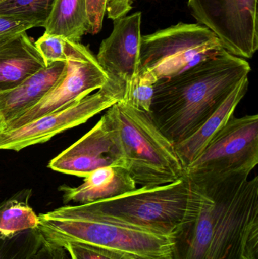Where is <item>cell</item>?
Wrapping results in <instances>:
<instances>
[{
	"instance_id": "obj_13",
	"label": "cell",
	"mask_w": 258,
	"mask_h": 259,
	"mask_svg": "<svg viewBox=\"0 0 258 259\" xmlns=\"http://www.w3.org/2000/svg\"><path fill=\"white\" fill-rule=\"evenodd\" d=\"M136 184L127 169L122 165L106 166L91 172L78 187L62 185L65 204L71 202L87 204L124 196L136 190Z\"/></svg>"
},
{
	"instance_id": "obj_7",
	"label": "cell",
	"mask_w": 258,
	"mask_h": 259,
	"mask_svg": "<svg viewBox=\"0 0 258 259\" xmlns=\"http://www.w3.org/2000/svg\"><path fill=\"white\" fill-rule=\"evenodd\" d=\"M258 164V115H233L185 169L191 179L250 175Z\"/></svg>"
},
{
	"instance_id": "obj_21",
	"label": "cell",
	"mask_w": 258,
	"mask_h": 259,
	"mask_svg": "<svg viewBox=\"0 0 258 259\" xmlns=\"http://www.w3.org/2000/svg\"><path fill=\"white\" fill-rule=\"evenodd\" d=\"M157 81L149 73L138 70L136 75L126 84L123 100L133 107L148 113L152 101L154 84Z\"/></svg>"
},
{
	"instance_id": "obj_15",
	"label": "cell",
	"mask_w": 258,
	"mask_h": 259,
	"mask_svg": "<svg viewBox=\"0 0 258 259\" xmlns=\"http://www.w3.org/2000/svg\"><path fill=\"white\" fill-rule=\"evenodd\" d=\"M46 67L27 32L0 47V92L18 86Z\"/></svg>"
},
{
	"instance_id": "obj_6",
	"label": "cell",
	"mask_w": 258,
	"mask_h": 259,
	"mask_svg": "<svg viewBox=\"0 0 258 259\" xmlns=\"http://www.w3.org/2000/svg\"><path fill=\"white\" fill-rule=\"evenodd\" d=\"M222 50L216 35L207 27L180 22L142 36L138 70L157 80L172 78Z\"/></svg>"
},
{
	"instance_id": "obj_27",
	"label": "cell",
	"mask_w": 258,
	"mask_h": 259,
	"mask_svg": "<svg viewBox=\"0 0 258 259\" xmlns=\"http://www.w3.org/2000/svg\"><path fill=\"white\" fill-rule=\"evenodd\" d=\"M134 0H106V13L109 19L115 20L126 16L132 9Z\"/></svg>"
},
{
	"instance_id": "obj_11",
	"label": "cell",
	"mask_w": 258,
	"mask_h": 259,
	"mask_svg": "<svg viewBox=\"0 0 258 259\" xmlns=\"http://www.w3.org/2000/svg\"><path fill=\"white\" fill-rule=\"evenodd\" d=\"M141 23L140 12L115 20L112 33L101 42L95 58L109 79L127 84L137 73Z\"/></svg>"
},
{
	"instance_id": "obj_22",
	"label": "cell",
	"mask_w": 258,
	"mask_h": 259,
	"mask_svg": "<svg viewBox=\"0 0 258 259\" xmlns=\"http://www.w3.org/2000/svg\"><path fill=\"white\" fill-rule=\"evenodd\" d=\"M68 252L71 259H142L121 251L95 247L78 243L60 245Z\"/></svg>"
},
{
	"instance_id": "obj_26",
	"label": "cell",
	"mask_w": 258,
	"mask_h": 259,
	"mask_svg": "<svg viewBox=\"0 0 258 259\" xmlns=\"http://www.w3.org/2000/svg\"><path fill=\"white\" fill-rule=\"evenodd\" d=\"M68 255L65 248L45 240L32 259H68Z\"/></svg>"
},
{
	"instance_id": "obj_17",
	"label": "cell",
	"mask_w": 258,
	"mask_h": 259,
	"mask_svg": "<svg viewBox=\"0 0 258 259\" xmlns=\"http://www.w3.org/2000/svg\"><path fill=\"white\" fill-rule=\"evenodd\" d=\"M42 27L48 34L80 42L88 33L86 0H53Z\"/></svg>"
},
{
	"instance_id": "obj_12",
	"label": "cell",
	"mask_w": 258,
	"mask_h": 259,
	"mask_svg": "<svg viewBox=\"0 0 258 259\" xmlns=\"http://www.w3.org/2000/svg\"><path fill=\"white\" fill-rule=\"evenodd\" d=\"M115 164L124 166L121 152L101 118L87 134L53 158L48 167L85 178L96 169Z\"/></svg>"
},
{
	"instance_id": "obj_5",
	"label": "cell",
	"mask_w": 258,
	"mask_h": 259,
	"mask_svg": "<svg viewBox=\"0 0 258 259\" xmlns=\"http://www.w3.org/2000/svg\"><path fill=\"white\" fill-rule=\"evenodd\" d=\"M198 189L188 177L153 188L140 187L124 196L85 204L112 222L169 237L192 208Z\"/></svg>"
},
{
	"instance_id": "obj_25",
	"label": "cell",
	"mask_w": 258,
	"mask_h": 259,
	"mask_svg": "<svg viewBox=\"0 0 258 259\" xmlns=\"http://www.w3.org/2000/svg\"><path fill=\"white\" fill-rule=\"evenodd\" d=\"M88 17V33L95 35L102 28L106 15V0H86Z\"/></svg>"
},
{
	"instance_id": "obj_24",
	"label": "cell",
	"mask_w": 258,
	"mask_h": 259,
	"mask_svg": "<svg viewBox=\"0 0 258 259\" xmlns=\"http://www.w3.org/2000/svg\"><path fill=\"white\" fill-rule=\"evenodd\" d=\"M33 27H39V25L28 20L0 15V47Z\"/></svg>"
},
{
	"instance_id": "obj_14",
	"label": "cell",
	"mask_w": 258,
	"mask_h": 259,
	"mask_svg": "<svg viewBox=\"0 0 258 259\" xmlns=\"http://www.w3.org/2000/svg\"><path fill=\"white\" fill-rule=\"evenodd\" d=\"M65 68V62H53L15 88L0 92V112L6 123L37 104L59 81Z\"/></svg>"
},
{
	"instance_id": "obj_16",
	"label": "cell",
	"mask_w": 258,
	"mask_h": 259,
	"mask_svg": "<svg viewBox=\"0 0 258 259\" xmlns=\"http://www.w3.org/2000/svg\"><path fill=\"white\" fill-rule=\"evenodd\" d=\"M248 77H245L199 128L189 138L174 145L184 170L202 152L216 133L234 115L238 105L248 92Z\"/></svg>"
},
{
	"instance_id": "obj_2",
	"label": "cell",
	"mask_w": 258,
	"mask_h": 259,
	"mask_svg": "<svg viewBox=\"0 0 258 259\" xmlns=\"http://www.w3.org/2000/svg\"><path fill=\"white\" fill-rule=\"evenodd\" d=\"M251 71L245 59L223 49L180 75L158 80L148 114L173 144L181 143L218 110Z\"/></svg>"
},
{
	"instance_id": "obj_4",
	"label": "cell",
	"mask_w": 258,
	"mask_h": 259,
	"mask_svg": "<svg viewBox=\"0 0 258 259\" xmlns=\"http://www.w3.org/2000/svg\"><path fill=\"white\" fill-rule=\"evenodd\" d=\"M38 229L56 244L78 243L121 251L142 259H167L169 237L105 219L85 204L65 205L39 214Z\"/></svg>"
},
{
	"instance_id": "obj_23",
	"label": "cell",
	"mask_w": 258,
	"mask_h": 259,
	"mask_svg": "<svg viewBox=\"0 0 258 259\" xmlns=\"http://www.w3.org/2000/svg\"><path fill=\"white\" fill-rule=\"evenodd\" d=\"M35 46L46 66L53 62H66V39L65 38L44 33L35 42Z\"/></svg>"
},
{
	"instance_id": "obj_28",
	"label": "cell",
	"mask_w": 258,
	"mask_h": 259,
	"mask_svg": "<svg viewBox=\"0 0 258 259\" xmlns=\"http://www.w3.org/2000/svg\"><path fill=\"white\" fill-rule=\"evenodd\" d=\"M6 121H5L4 118H3V115L0 112V133L3 132L6 129Z\"/></svg>"
},
{
	"instance_id": "obj_8",
	"label": "cell",
	"mask_w": 258,
	"mask_h": 259,
	"mask_svg": "<svg viewBox=\"0 0 258 259\" xmlns=\"http://www.w3.org/2000/svg\"><path fill=\"white\" fill-rule=\"evenodd\" d=\"M125 88L123 82L109 79L95 94L79 99L18 128L0 133V149L19 152L28 146L45 143L60 133L84 124L123 100Z\"/></svg>"
},
{
	"instance_id": "obj_9",
	"label": "cell",
	"mask_w": 258,
	"mask_h": 259,
	"mask_svg": "<svg viewBox=\"0 0 258 259\" xmlns=\"http://www.w3.org/2000/svg\"><path fill=\"white\" fill-rule=\"evenodd\" d=\"M200 25L213 32L223 49L252 59L258 49L257 0H188Z\"/></svg>"
},
{
	"instance_id": "obj_19",
	"label": "cell",
	"mask_w": 258,
	"mask_h": 259,
	"mask_svg": "<svg viewBox=\"0 0 258 259\" xmlns=\"http://www.w3.org/2000/svg\"><path fill=\"white\" fill-rule=\"evenodd\" d=\"M45 240L39 229L24 231L12 238H0V259H32Z\"/></svg>"
},
{
	"instance_id": "obj_18",
	"label": "cell",
	"mask_w": 258,
	"mask_h": 259,
	"mask_svg": "<svg viewBox=\"0 0 258 259\" xmlns=\"http://www.w3.org/2000/svg\"><path fill=\"white\" fill-rule=\"evenodd\" d=\"M30 191L17 193L0 203V238L9 239L38 229L39 217L29 205Z\"/></svg>"
},
{
	"instance_id": "obj_20",
	"label": "cell",
	"mask_w": 258,
	"mask_h": 259,
	"mask_svg": "<svg viewBox=\"0 0 258 259\" xmlns=\"http://www.w3.org/2000/svg\"><path fill=\"white\" fill-rule=\"evenodd\" d=\"M53 0H0V15L33 21L42 27Z\"/></svg>"
},
{
	"instance_id": "obj_3",
	"label": "cell",
	"mask_w": 258,
	"mask_h": 259,
	"mask_svg": "<svg viewBox=\"0 0 258 259\" xmlns=\"http://www.w3.org/2000/svg\"><path fill=\"white\" fill-rule=\"evenodd\" d=\"M101 118L136 186L153 188L184 177L174 145L161 132L149 114L121 100L109 108Z\"/></svg>"
},
{
	"instance_id": "obj_10",
	"label": "cell",
	"mask_w": 258,
	"mask_h": 259,
	"mask_svg": "<svg viewBox=\"0 0 258 259\" xmlns=\"http://www.w3.org/2000/svg\"><path fill=\"white\" fill-rule=\"evenodd\" d=\"M66 54L65 70L59 81L37 104L6 123L4 131L18 128L71 104L107 83L109 77L86 46L66 39Z\"/></svg>"
},
{
	"instance_id": "obj_1",
	"label": "cell",
	"mask_w": 258,
	"mask_h": 259,
	"mask_svg": "<svg viewBox=\"0 0 258 259\" xmlns=\"http://www.w3.org/2000/svg\"><path fill=\"white\" fill-rule=\"evenodd\" d=\"M248 177L191 179L198 196L167 259H258V178Z\"/></svg>"
}]
</instances>
